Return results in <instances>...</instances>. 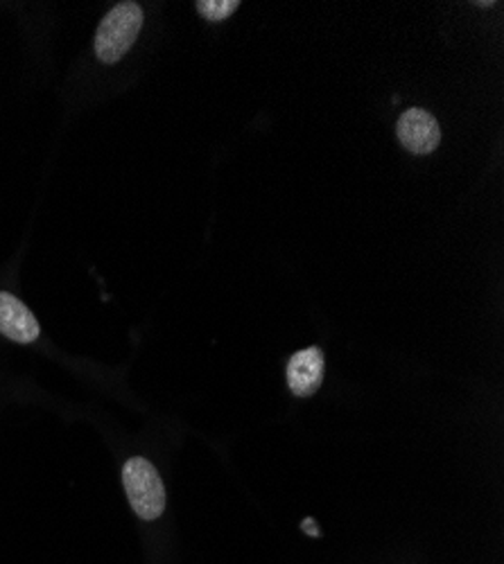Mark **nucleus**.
<instances>
[{
  "label": "nucleus",
  "mask_w": 504,
  "mask_h": 564,
  "mask_svg": "<svg viewBox=\"0 0 504 564\" xmlns=\"http://www.w3.org/2000/svg\"><path fill=\"white\" fill-rule=\"evenodd\" d=\"M326 359L319 348H305L288 361V387L297 398H310L324 384Z\"/></svg>",
  "instance_id": "20e7f679"
},
{
  "label": "nucleus",
  "mask_w": 504,
  "mask_h": 564,
  "mask_svg": "<svg viewBox=\"0 0 504 564\" xmlns=\"http://www.w3.org/2000/svg\"><path fill=\"white\" fill-rule=\"evenodd\" d=\"M143 28V10L139 3H118L107 12V17L100 21V28L96 32V57L103 64H118L139 39V32Z\"/></svg>",
  "instance_id": "f257e3e1"
},
{
  "label": "nucleus",
  "mask_w": 504,
  "mask_h": 564,
  "mask_svg": "<svg viewBox=\"0 0 504 564\" xmlns=\"http://www.w3.org/2000/svg\"><path fill=\"white\" fill-rule=\"evenodd\" d=\"M240 8L238 0H200L197 3V12L200 17H204L211 23L224 21L232 14H236Z\"/></svg>",
  "instance_id": "423d86ee"
},
{
  "label": "nucleus",
  "mask_w": 504,
  "mask_h": 564,
  "mask_svg": "<svg viewBox=\"0 0 504 564\" xmlns=\"http://www.w3.org/2000/svg\"><path fill=\"white\" fill-rule=\"evenodd\" d=\"M301 529H303V533H305V535H312V538H319V535H322V533H319V529H317V522H314V520H303Z\"/></svg>",
  "instance_id": "0eeeda50"
},
{
  "label": "nucleus",
  "mask_w": 504,
  "mask_h": 564,
  "mask_svg": "<svg viewBox=\"0 0 504 564\" xmlns=\"http://www.w3.org/2000/svg\"><path fill=\"white\" fill-rule=\"evenodd\" d=\"M122 486L133 512L146 522H154L165 510V488L157 467L141 456L122 465Z\"/></svg>",
  "instance_id": "f03ea898"
},
{
  "label": "nucleus",
  "mask_w": 504,
  "mask_h": 564,
  "mask_svg": "<svg viewBox=\"0 0 504 564\" xmlns=\"http://www.w3.org/2000/svg\"><path fill=\"white\" fill-rule=\"evenodd\" d=\"M0 333L17 344H32L41 335L36 316L8 292H0Z\"/></svg>",
  "instance_id": "39448f33"
},
{
  "label": "nucleus",
  "mask_w": 504,
  "mask_h": 564,
  "mask_svg": "<svg viewBox=\"0 0 504 564\" xmlns=\"http://www.w3.org/2000/svg\"><path fill=\"white\" fill-rule=\"evenodd\" d=\"M396 135L400 145L417 156L435 152L441 143V129L437 118L423 109H407L396 124Z\"/></svg>",
  "instance_id": "7ed1b4c3"
}]
</instances>
